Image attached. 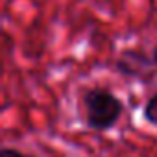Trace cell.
I'll use <instances>...</instances> for the list:
<instances>
[{
    "mask_svg": "<svg viewBox=\"0 0 157 157\" xmlns=\"http://www.w3.org/2000/svg\"><path fill=\"white\" fill-rule=\"evenodd\" d=\"M85 124L93 131H107L117 126L124 113V102L107 87H93L83 94Z\"/></svg>",
    "mask_w": 157,
    "mask_h": 157,
    "instance_id": "1",
    "label": "cell"
},
{
    "mask_svg": "<svg viewBox=\"0 0 157 157\" xmlns=\"http://www.w3.org/2000/svg\"><path fill=\"white\" fill-rule=\"evenodd\" d=\"M153 59L140 50H124L117 59V70L126 78L148 80L153 76Z\"/></svg>",
    "mask_w": 157,
    "mask_h": 157,
    "instance_id": "2",
    "label": "cell"
},
{
    "mask_svg": "<svg viewBox=\"0 0 157 157\" xmlns=\"http://www.w3.org/2000/svg\"><path fill=\"white\" fill-rule=\"evenodd\" d=\"M142 118H144L148 124L157 126V93H153V94L146 100V104H144V107H142Z\"/></svg>",
    "mask_w": 157,
    "mask_h": 157,
    "instance_id": "3",
    "label": "cell"
},
{
    "mask_svg": "<svg viewBox=\"0 0 157 157\" xmlns=\"http://www.w3.org/2000/svg\"><path fill=\"white\" fill-rule=\"evenodd\" d=\"M0 157H35L32 153H24L17 148H10V146H4L2 150H0Z\"/></svg>",
    "mask_w": 157,
    "mask_h": 157,
    "instance_id": "4",
    "label": "cell"
},
{
    "mask_svg": "<svg viewBox=\"0 0 157 157\" xmlns=\"http://www.w3.org/2000/svg\"><path fill=\"white\" fill-rule=\"evenodd\" d=\"M153 63H155V67H157V46H155V50H153Z\"/></svg>",
    "mask_w": 157,
    "mask_h": 157,
    "instance_id": "5",
    "label": "cell"
}]
</instances>
